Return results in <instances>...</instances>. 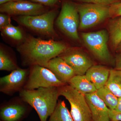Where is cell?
<instances>
[{
  "label": "cell",
  "mask_w": 121,
  "mask_h": 121,
  "mask_svg": "<svg viewBox=\"0 0 121 121\" xmlns=\"http://www.w3.org/2000/svg\"><path fill=\"white\" fill-rule=\"evenodd\" d=\"M68 49V46L63 42L30 36L18 46L17 51L24 66L30 67L39 65L45 67L52 59L59 56Z\"/></svg>",
  "instance_id": "obj_1"
},
{
  "label": "cell",
  "mask_w": 121,
  "mask_h": 121,
  "mask_svg": "<svg viewBox=\"0 0 121 121\" xmlns=\"http://www.w3.org/2000/svg\"><path fill=\"white\" fill-rule=\"evenodd\" d=\"M19 96L37 112L40 121H47L54 112L58 101V88L56 87L23 89Z\"/></svg>",
  "instance_id": "obj_2"
},
{
  "label": "cell",
  "mask_w": 121,
  "mask_h": 121,
  "mask_svg": "<svg viewBox=\"0 0 121 121\" xmlns=\"http://www.w3.org/2000/svg\"><path fill=\"white\" fill-rule=\"evenodd\" d=\"M58 88L59 95L63 96L70 104V112L74 121H93L85 95L68 84Z\"/></svg>",
  "instance_id": "obj_3"
},
{
  "label": "cell",
  "mask_w": 121,
  "mask_h": 121,
  "mask_svg": "<svg viewBox=\"0 0 121 121\" xmlns=\"http://www.w3.org/2000/svg\"><path fill=\"white\" fill-rule=\"evenodd\" d=\"M81 36L86 47L96 58L105 63L113 62L107 44L109 36L106 30L82 33Z\"/></svg>",
  "instance_id": "obj_4"
},
{
  "label": "cell",
  "mask_w": 121,
  "mask_h": 121,
  "mask_svg": "<svg viewBox=\"0 0 121 121\" xmlns=\"http://www.w3.org/2000/svg\"><path fill=\"white\" fill-rule=\"evenodd\" d=\"M110 6L88 3L79 5L77 6L80 21L79 28H91L110 17Z\"/></svg>",
  "instance_id": "obj_5"
},
{
  "label": "cell",
  "mask_w": 121,
  "mask_h": 121,
  "mask_svg": "<svg viewBox=\"0 0 121 121\" xmlns=\"http://www.w3.org/2000/svg\"><path fill=\"white\" fill-rule=\"evenodd\" d=\"M56 14V10H52L40 15L20 16L16 19L30 30L44 35L54 36L56 35L54 24Z\"/></svg>",
  "instance_id": "obj_6"
},
{
  "label": "cell",
  "mask_w": 121,
  "mask_h": 121,
  "mask_svg": "<svg viewBox=\"0 0 121 121\" xmlns=\"http://www.w3.org/2000/svg\"><path fill=\"white\" fill-rule=\"evenodd\" d=\"M79 22L77 7L71 2H64L56 20L59 28L69 38L78 40L79 37L78 29Z\"/></svg>",
  "instance_id": "obj_7"
},
{
  "label": "cell",
  "mask_w": 121,
  "mask_h": 121,
  "mask_svg": "<svg viewBox=\"0 0 121 121\" xmlns=\"http://www.w3.org/2000/svg\"><path fill=\"white\" fill-rule=\"evenodd\" d=\"M28 78L24 89L33 90L39 88L56 87L65 85L50 70L39 65L29 67Z\"/></svg>",
  "instance_id": "obj_8"
},
{
  "label": "cell",
  "mask_w": 121,
  "mask_h": 121,
  "mask_svg": "<svg viewBox=\"0 0 121 121\" xmlns=\"http://www.w3.org/2000/svg\"><path fill=\"white\" fill-rule=\"evenodd\" d=\"M32 108L19 96L14 97L0 104V120L23 121L28 117Z\"/></svg>",
  "instance_id": "obj_9"
},
{
  "label": "cell",
  "mask_w": 121,
  "mask_h": 121,
  "mask_svg": "<svg viewBox=\"0 0 121 121\" xmlns=\"http://www.w3.org/2000/svg\"><path fill=\"white\" fill-rule=\"evenodd\" d=\"M29 73V68H19L0 78V92L12 96L24 89Z\"/></svg>",
  "instance_id": "obj_10"
},
{
  "label": "cell",
  "mask_w": 121,
  "mask_h": 121,
  "mask_svg": "<svg viewBox=\"0 0 121 121\" xmlns=\"http://www.w3.org/2000/svg\"><path fill=\"white\" fill-rule=\"evenodd\" d=\"M1 13L9 15L20 16H35L45 13V9L43 5L23 0L13 1L0 5Z\"/></svg>",
  "instance_id": "obj_11"
},
{
  "label": "cell",
  "mask_w": 121,
  "mask_h": 121,
  "mask_svg": "<svg viewBox=\"0 0 121 121\" xmlns=\"http://www.w3.org/2000/svg\"><path fill=\"white\" fill-rule=\"evenodd\" d=\"M73 69L76 75H84L94 65L86 54L78 50H69L59 56Z\"/></svg>",
  "instance_id": "obj_12"
},
{
  "label": "cell",
  "mask_w": 121,
  "mask_h": 121,
  "mask_svg": "<svg viewBox=\"0 0 121 121\" xmlns=\"http://www.w3.org/2000/svg\"><path fill=\"white\" fill-rule=\"evenodd\" d=\"M45 67L65 84H68L71 79L76 75L72 68L59 56L52 59Z\"/></svg>",
  "instance_id": "obj_13"
},
{
  "label": "cell",
  "mask_w": 121,
  "mask_h": 121,
  "mask_svg": "<svg viewBox=\"0 0 121 121\" xmlns=\"http://www.w3.org/2000/svg\"><path fill=\"white\" fill-rule=\"evenodd\" d=\"M85 96L90 109L93 121H110L109 109L96 92L87 94Z\"/></svg>",
  "instance_id": "obj_14"
},
{
  "label": "cell",
  "mask_w": 121,
  "mask_h": 121,
  "mask_svg": "<svg viewBox=\"0 0 121 121\" xmlns=\"http://www.w3.org/2000/svg\"><path fill=\"white\" fill-rule=\"evenodd\" d=\"M110 72V69L105 66L93 65L85 75L98 90L106 86Z\"/></svg>",
  "instance_id": "obj_15"
},
{
  "label": "cell",
  "mask_w": 121,
  "mask_h": 121,
  "mask_svg": "<svg viewBox=\"0 0 121 121\" xmlns=\"http://www.w3.org/2000/svg\"><path fill=\"white\" fill-rule=\"evenodd\" d=\"M68 84L84 95L95 93L97 90L86 75H75Z\"/></svg>",
  "instance_id": "obj_16"
},
{
  "label": "cell",
  "mask_w": 121,
  "mask_h": 121,
  "mask_svg": "<svg viewBox=\"0 0 121 121\" xmlns=\"http://www.w3.org/2000/svg\"><path fill=\"white\" fill-rule=\"evenodd\" d=\"M108 28L111 45L116 50L121 41V17L112 18Z\"/></svg>",
  "instance_id": "obj_17"
},
{
  "label": "cell",
  "mask_w": 121,
  "mask_h": 121,
  "mask_svg": "<svg viewBox=\"0 0 121 121\" xmlns=\"http://www.w3.org/2000/svg\"><path fill=\"white\" fill-rule=\"evenodd\" d=\"M47 121H74L63 100L58 99L54 112Z\"/></svg>",
  "instance_id": "obj_18"
},
{
  "label": "cell",
  "mask_w": 121,
  "mask_h": 121,
  "mask_svg": "<svg viewBox=\"0 0 121 121\" xmlns=\"http://www.w3.org/2000/svg\"><path fill=\"white\" fill-rule=\"evenodd\" d=\"M106 86L118 98L121 97V70L111 69Z\"/></svg>",
  "instance_id": "obj_19"
},
{
  "label": "cell",
  "mask_w": 121,
  "mask_h": 121,
  "mask_svg": "<svg viewBox=\"0 0 121 121\" xmlns=\"http://www.w3.org/2000/svg\"><path fill=\"white\" fill-rule=\"evenodd\" d=\"M96 93L110 109H115L118 104V98L114 95L106 86L98 90Z\"/></svg>",
  "instance_id": "obj_20"
},
{
  "label": "cell",
  "mask_w": 121,
  "mask_h": 121,
  "mask_svg": "<svg viewBox=\"0 0 121 121\" xmlns=\"http://www.w3.org/2000/svg\"><path fill=\"white\" fill-rule=\"evenodd\" d=\"M19 68L16 61L8 52L1 48L0 50V70L12 72Z\"/></svg>",
  "instance_id": "obj_21"
},
{
  "label": "cell",
  "mask_w": 121,
  "mask_h": 121,
  "mask_svg": "<svg viewBox=\"0 0 121 121\" xmlns=\"http://www.w3.org/2000/svg\"><path fill=\"white\" fill-rule=\"evenodd\" d=\"M1 30L5 35L15 40L20 41L23 38V35L20 28L11 24Z\"/></svg>",
  "instance_id": "obj_22"
},
{
  "label": "cell",
  "mask_w": 121,
  "mask_h": 121,
  "mask_svg": "<svg viewBox=\"0 0 121 121\" xmlns=\"http://www.w3.org/2000/svg\"><path fill=\"white\" fill-rule=\"evenodd\" d=\"M110 17L112 18L121 17V1L116 2L110 6Z\"/></svg>",
  "instance_id": "obj_23"
},
{
  "label": "cell",
  "mask_w": 121,
  "mask_h": 121,
  "mask_svg": "<svg viewBox=\"0 0 121 121\" xmlns=\"http://www.w3.org/2000/svg\"><path fill=\"white\" fill-rule=\"evenodd\" d=\"M88 4L110 5H111L119 2L120 0H74Z\"/></svg>",
  "instance_id": "obj_24"
},
{
  "label": "cell",
  "mask_w": 121,
  "mask_h": 121,
  "mask_svg": "<svg viewBox=\"0 0 121 121\" xmlns=\"http://www.w3.org/2000/svg\"><path fill=\"white\" fill-rule=\"evenodd\" d=\"M11 19L9 15L1 13L0 14V28H3L10 24Z\"/></svg>",
  "instance_id": "obj_25"
},
{
  "label": "cell",
  "mask_w": 121,
  "mask_h": 121,
  "mask_svg": "<svg viewBox=\"0 0 121 121\" xmlns=\"http://www.w3.org/2000/svg\"><path fill=\"white\" fill-rule=\"evenodd\" d=\"M109 116L110 121H121V113L109 109Z\"/></svg>",
  "instance_id": "obj_26"
},
{
  "label": "cell",
  "mask_w": 121,
  "mask_h": 121,
  "mask_svg": "<svg viewBox=\"0 0 121 121\" xmlns=\"http://www.w3.org/2000/svg\"><path fill=\"white\" fill-rule=\"evenodd\" d=\"M35 3L47 6H52L60 0H31Z\"/></svg>",
  "instance_id": "obj_27"
},
{
  "label": "cell",
  "mask_w": 121,
  "mask_h": 121,
  "mask_svg": "<svg viewBox=\"0 0 121 121\" xmlns=\"http://www.w3.org/2000/svg\"><path fill=\"white\" fill-rule=\"evenodd\" d=\"M115 69L121 70V52L117 56L115 61Z\"/></svg>",
  "instance_id": "obj_28"
},
{
  "label": "cell",
  "mask_w": 121,
  "mask_h": 121,
  "mask_svg": "<svg viewBox=\"0 0 121 121\" xmlns=\"http://www.w3.org/2000/svg\"><path fill=\"white\" fill-rule=\"evenodd\" d=\"M114 110L117 112L121 113V97L118 98V104Z\"/></svg>",
  "instance_id": "obj_29"
},
{
  "label": "cell",
  "mask_w": 121,
  "mask_h": 121,
  "mask_svg": "<svg viewBox=\"0 0 121 121\" xmlns=\"http://www.w3.org/2000/svg\"><path fill=\"white\" fill-rule=\"evenodd\" d=\"M22 0H0V4L2 5L9 2L20 1Z\"/></svg>",
  "instance_id": "obj_30"
},
{
  "label": "cell",
  "mask_w": 121,
  "mask_h": 121,
  "mask_svg": "<svg viewBox=\"0 0 121 121\" xmlns=\"http://www.w3.org/2000/svg\"><path fill=\"white\" fill-rule=\"evenodd\" d=\"M116 50L117 52H121V41L118 44Z\"/></svg>",
  "instance_id": "obj_31"
},
{
  "label": "cell",
  "mask_w": 121,
  "mask_h": 121,
  "mask_svg": "<svg viewBox=\"0 0 121 121\" xmlns=\"http://www.w3.org/2000/svg\"><path fill=\"white\" fill-rule=\"evenodd\" d=\"M0 121H1V120H0Z\"/></svg>",
  "instance_id": "obj_32"
}]
</instances>
